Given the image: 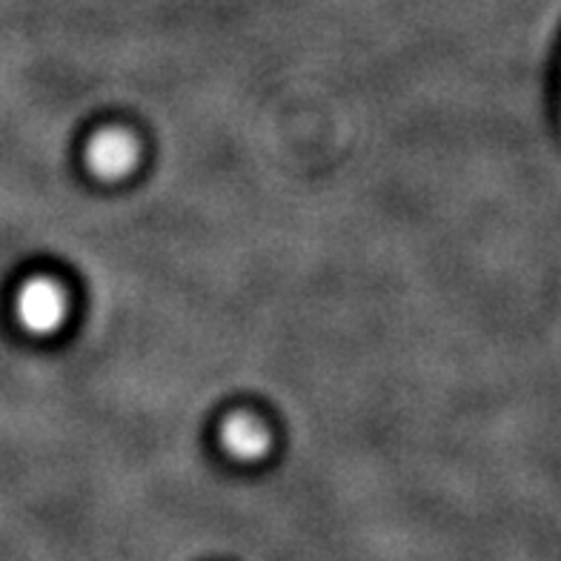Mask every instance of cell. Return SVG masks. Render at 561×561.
I'll return each instance as SVG.
<instances>
[{
    "mask_svg": "<svg viewBox=\"0 0 561 561\" xmlns=\"http://www.w3.org/2000/svg\"><path fill=\"white\" fill-rule=\"evenodd\" d=\"M67 289L53 278H32L18 289L15 312L18 321L26 333L32 335H53L58 333L67 321Z\"/></svg>",
    "mask_w": 561,
    "mask_h": 561,
    "instance_id": "obj_1",
    "label": "cell"
},
{
    "mask_svg": "<svg viewBox=\"0 0 561 561\" xmlns=\"http://www.w3.org/2000/svg\"><path fill=\"white\" fill-rule=\"evenodd\" d=\"M138 156L140 147L135 135L112 126L89 140L87 167L92 175L104 178V181H118L138 167Z\"/></svg>",
    "mask_w": 561,
    "mask_h": 561,
    "instance_id": "obj_2",
    "label": "cell"
},
{
    "mask_svg": "<svg viewBox=\"0 0 561 561\" xmlns=\"http://www.w3.org/2000/svg\"><path fill=\"white\" fill-rule=\"evenodd\" d=\"M270 430L247 413L229 415L221 427V447L238 461H259L270 453Z\"/></svg>",
    "mask_w": 561,
    "mask_h": 561,
    "instance_id": "obj_3",
    "label": "cell"
}]
</instances>
